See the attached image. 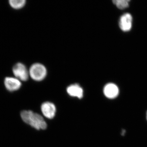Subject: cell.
I'll return each instance as SVG.
<instances>
[{"mask_svg": "<svg viewBox=\"0 0 147 147\" xmlns=\"http://www.w3.org/2000/svg\"><path fill=\"white\" fill-rule=\"evenodd\" d=\"M12 72L15 78L22 82H26L29 78V70L24 64L17 63L13 65Z\"/></svg>", "mask_w": 147, "mask_h": 147, "instance_id": "cell-3", "label": "cell"}, {"mask_svg": "<svg viewBox=\"0 0 147 147\" xmlns=\"http://www.w3.org/2000/svg\"><path fill=\"white\" fill-rule=\"evenodd\" d=\"M103 93L106 97L110 99L115 98L118 95V87L113 83L106 84L103 88Z\"/></svg>", "mask_w": 147, "mask_h": 147, "instance_id": "cell-7", "label": "cell"}, {"mask_svg": "<svg viewBox=\"0 0 147 147\" xmlns=\"http://www.w3.org/2000/svg\"><path fill=\"white\" fill-rule=\"evenodd\" d=\"M29 76L36 82H40L45 79L47 75L46 67L42 64L35 63L32 65L29 70Z\"/></svg>", "mask_w": 147, "mask_h": 147, "instance_id": "cell-2", "label": "cell"}, {"mask_svg": "<svg viewBox=\"0 0 147 147\" xmlns=\"http://www.w3.org/2000/svg\"><path fill=\"white\" fill-rule=\"evenodd\" d=\"M129 1V0H114L113 3L118 8L123 9L128 7Z\"/></svg>", "mask_w": 147, "mask_h": 147, "instance_id": "cell-10", "label": "cell"}, {"mask_svg": "<svg viewBox=\"0 0 147 147\" xmlns=\"http://www.w3.org/2000/svg\"><path fill=\"white\" fill-rule=\"evenodd\" d=\"M26 1L25 0H10L9 3L13 9H19L23 8L26 4Z\"/></svg>", "mask_w": 147, "mask_h": 147, "instance_id": "cell-9", "label": "cell"}, {"mask_svg": "<svg viewBox=\"0 0 147 147\" xmlns=\"http://www.w3.org/2000/svg\"><path fill=\"white\" fill-rule=\"evenodd\" d=\"M4 84L6 89L10 92L18 90L22 86L21 81L13 77H6L4 81Z\"/></svg>", "mask_w": 147, "mask_h": 147, "instance_id": "cell-4", "label": "cell"}, {"mask_svg": "<svg viewBox=\"0 0 147 147\" xmlns=\"http://www.w3.org/2000/svg\"></svg>", "mask_w": 147, "mask_h": 147, "instance_id": "cell-11", "label": "cell"}, {"mask_svg": "<svg viewBox=\"0 0 147 147\" xmlns=\"http://www.w3.org/2000/svg\"><path fill=\"white\" fill-rule=\"evenodd\" d=\"M41 111L42 115L48 119H53L56 113V107L53 102H45L41 105Z\"/></svg>", "mask_w": 147, "mask_h": 147, "instance_id": "cell-5", "label": "cell"}, {"mask_svg": "<svg viewBox=\"0 0 147 147\" xmlns=\"http://www.w3.org/2000/svg\"><path fill=\"white\" fill-rule=\"evenodd\" d=\"M21 117L25 123L37 129H45L47 125L42 116L31 110H24L21 113Z\"/></svg>", "mask_w": 147, "mask_h": 147, "instance_id": "cell-1", "label": "cell"}, {"mask_svg": "<svg viewBox=\"0 0 147 147\" xmlns=\"http://www.w3.org/2000/svg\"><path fill=\"white\" fill-rule=\"evenodd\" d=\"M132 16L130 13H127L121 16L119 25L121 30L124 32L130 30L132 26Z\"/></svg>", "mask_w": 147, "mask_h": 147, "instance_id": "cell-6", "label": "cell"}, {"mask_svg": "<svg viewBox=\"0 0 147 147\" xmlns=\"http://www.w3.org/2000/svg\"><path fill=\"white\" fill-rule=\"evenodd\" d=\"M67 92L70 96L80 99L84 96V90L79 84H72L69 86L67 88Z\"/></svg>", "mask_w": 147, "mask_h": 147, "instance_id": "cell-8", "label": "cell"}]
</instances>
